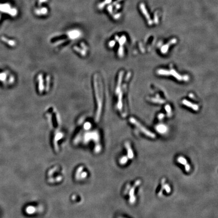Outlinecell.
Listing matches in <instances>:
<instances>
[{
  "instance_id": "1",
  "label": "cell",
  "mask_w": 218,
  "mask_h": 218,
  "mask_svg": "<svg viewBox=\"0 0 218 218\" xmlns=\"http://www.w3.org/2000/svg\"><path fill=\"white\" fill-rule=\"evenodd\" d=\"M94 91H95V97L97 99V114L96 119L98 120L100 118L101 113L102 112V109L103 106V88L101 83L98 82V77L95 75L94 77Z\"/></svg>"
},
{
  "instance_id": "2",
  "label": "cell",
  "mask_w": 218,
  "mask_h": 218,
  "mask_svg": "<svg viewBox=\"0 0 218 218\" xmlns=\"http://www.w3.org/2000/svg\"><path fill=\"white\" fill-rule=\"evenodd\" d=\"M129 121L132 124L135 125L137 128L139 129V130L141 131L144 135L147 136L148 137H150L151 139H155L156 137L155 134L148 130L138 120H136L135 118H133V117L130 118L129 119Z\"/></svg>"
},
{
  "instance_id": "3",
  "label": "cell",
  "mask_w": 218,
  "mask_h": 218,
  "mask_svg": "<svg viewBox=\"0 0 218 218\" xmlns=\"http://www.w3.org/2000/svg\"><path fill=\"white\" fill-rule=\"evenodd\" d=\"M157 73L161 75H172L177 79L179 81L182 80H187L188 79V77L187 76H182L179 73H178L174 69H171L170 70L165 69H160L157 71Z\"/></svg>"
},
{
  "instance_id": "4",
  "label": "cell",
  "mask_w": 218,
  "mask_h": 218,
  "mask_svg": "<svg viewBox=\"0 0 218 218\" xmlns=\"http://www.w3.org/2000/svg\"><path fill=\"white\" fill-rule=\"evenodd\" d=\"M0 11L3 13H6L14 17L17 14V10L15 8H12L10 5L8 3L0 4Z\"/></svg>"
},
{
  "instance_id": "5",
  "label": "cell",
  "mask_w": 218,
  "mask_h": 218,
  "mask_svg": "<svg viewBox=\"0 0 218 218\" xmlns=\"http://www.w3.org/2000/svg\"><path fill=\"white\" fill-rule=\"evenodd\" d=\"M141 181L139 180L136 181L135 184L132 187H130L129 189V202L131 204H134L136 201V197L135 195V188L140 184Z\"/></svg>"
},
{
  "instance_id": "6",
  "label": "cell",
  "mask_w": 218,
  "mask_h": 218,
  "mask_svg": "<svg viewBox=\"0 0 218 218\" xmlns=\"http://www.w3.org/2000/svg\"><path fill=\"white\" fill-rule=\"evenodd\" d=\"M165 181H166L165 179H162V182H161V184H162L161 189L159 193H158V195H159V196H160V197H161V196L162 195V194L163 193V191L164 190H165L167 194L170 193V192H171V191L170 187L169 186L168 184L165 183Z\"/></svg>"
},
{
  "instance_id": "7",
  "label": "cell",
  "mask_w": 218,
  "mask_h": 218,
  "mask_svg": "<svg viewBox=\"0 0 218 218\" xmlns=\"http://www.w3.org/2000/svg\"><path fill=\"white\" fill-rule=\"evenodd\" d=\"M67 35H68V39H75L79 38L81 35V33L79 30H72L68 32Z\"/></svg>"
},
{
  "instance_id": "8",
  "label": "cell",
  "mask_w": 218,
  "mask_h": 218,
  "mask_svg": "<svg viewBox=\"0 0 218 218\" xmlns=\"http://www.w3.org/2000/svg\"><path fill=\"white\" fill-rule=\"evenodd\" d=\"M125 147L127 150V157H128V159H133L135 157V155H134V152L132 149L130 143H129L128 142H126L125 144Z\"/></svg>"
},
{
  "instance_id": "9",
  "label": "cell",
  "mask_w": 218,
  "mask_h": 218,
  "mask_svg": "<svg viewBox=\"0 0 218 218\" xmlns=\"http://www.w3.org/2000/svg\"><path fill=\"white\" fill-rule=\"evenodd\" d=\"M48 9L46 7L36 8L35 10V14L38 15V16L46 15L48 14Z\"/></svg>"
},
{
  "instance_id": "10",
  "label": "cell",
  "mask_w": 218,
  "mask_h": 218,
  "mask_svg": "<svg viewBox=\"0 0 218 218\" xmlns=\"http://www.w3.org/2000/svg\"><path fill=\"white\" fill-rule=\"evenodd\" d=\"M182 103L184 105H186L187 107H189V108H190L192 109V110H194V111H198V109H199V107L197 105L189 102L187 100H183Z\"/></svg>"
},
{
  "instance_id": "11",
  "label": "cell",
  "mask_w": 218,
  "mask_h": 218,
  "mask_svg": "<svg viewBox=\"0 0 218 218\" xmlns=\"http://www.w3.org/2000/svg\"><path fill=\"white\" fill-rule=\"evenodd\" d=\"M177 161L178 163L180 164L181 165H184V166L187 164L188 162L187 159H185V157L183 156H179L177 158Z\"/></svg>"
},
{
  "instance_id": "12",
  "label": "cell",
  "mask_w": 218,
  "mask_h": 218,
  "mask_svg": "<svg viewBox=\"0 0 218 218\" xmlns=\"http://www.w3.org/2000/svg\"><path fill=\"white\" fill-rule=\"evenodd\" d=\"M175 42H176V39H173L168 42L167 45L163 46L161 50V51L163 52V53H166V52L168 50V48H169V46H170L171 44H173L175 43Z\"/></svg>"
},
{
  "instance_id": "13",
  "label": "cell",
  "mask_w": 218,
  "mask_h": 218,
  "mask_svg": "<svg viewBox=\"0 0 218 218\" xmlns=\"http://www.w3.org/2000/svg\"><path fill=\"white\" fill-rule=\"evenodd\" d=\"M128 157L127 156H123L122 157L120 158V161H119L120 164L122 165H126L128 162Z\"/></svg>"
},
{
  "instance_id": "14",
  "label": "cell",
  "mask_w": 218,
  "mask_h": 218,
  "mask_svg": "<svg viewBox=\"0 0 218 218\" xmlns=\"http://www.w3.org/2000/svg\"><path fill=\"white\" fill-rule=\"evenodd\" d=\"M2 39H3V41L7 42V43H9V45H11L12 46H14L15 44V42L14 41H11V40H9V39H7L6 38H2Z\"/></svg>"
},
{
  "instance_id": "15",
  "label": "cell",
  "mask_w": 218,
  "mask_h": 218,
  "mask_svg": "<svg viewBox=\"0 0 218 218\" xmlns=\"http://www.w3.org/2000/svg\"><path fill=\"white\" fill-rule=\"evenodd\" d=\"M48 1V0H39V2H38L39 6L40 7L42 3H46V2Z\"/></svg>"
},
{
  "instance_id": "16",
  "label": "cell",
  "mask_w": 218,
  "mask_h": 218,
  "mask_svg": "<svg viewBox=\"0 0 218 218\" xmlns=\"http://www.w3.org/2000/svg\"><path fill=\"white\" fill-rule=\"evenodd\" d=\"M107 9H108V11L109 12V13H111V14L112 13L113 9H112V6L111 5H109V6L108 7V8H107Z\"/></svg>"
},
{
  "instance_id": "17",
  "label": "cell",
  "mask_w": 218,
  "mask_h": 218,
  "mask_svg": "<svg viewBox=\"0 0 218 218\" xmlns=\"http://www.w3.org/2000/svg\"><path fill=\"white\" fill-rule=\"evenodd\" d=\"M1 14H0V18H1Z\"/></svg>"
},
{
  "instance_id": "18",
  "label": "cell",
  "mask_w": 218,
  "mask_h": 218,
  "mask_svg": "<svg viewBox=\"0 0 218 218\" xmlns=\"http://www.w3.org/2000/svg\"></svg>"
}]
</instances>
